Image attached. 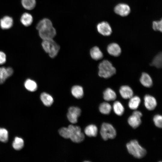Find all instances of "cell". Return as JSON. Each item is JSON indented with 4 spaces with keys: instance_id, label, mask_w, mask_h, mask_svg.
Masks as SVG:
<instances>
[{
    "instance_id": "1f68e13d",
    "label": "cell",
    "mask_w": 162,
    "mask_h": 162,
    "mask_svg": "<svg viewBox=\"0 0 162 162\" xmlns=\"http://www.w3.org/2000/svg\"><path fill=\"white\" fill-rule=\"evenodd\" d=\"M153 121L155 125L158 127L161 128L162 126V117L159 115L155 116L153 118Z\"/></svg>"
},
{
    "instance_id": "4fadbf2b",
    "label": "cell",
    "mask_w": 162,
    "mask_h": 162,
    "mask_svg": "<svg viewBox=\"0 0 162 162\" xmlns=\"http://www.w3.org/2000/svg\"><path fill=\"white\" fill-rule=\"evenodd\" d=\"M119 93L124 99H130L133 95V92L130 87L128 86H122L119 89Z\"/></svg>"
},
{
    "instance_id": "5b68a950",
    "label": "cell",
    "mask_w": 162,
    "mask_h": 162,
    "mask_svg": "<svg viewBox=\"0 0 162 162\" xmlns=\"http://www.w3.org/2000/svg\"><path fill=\"white\" fill-rule=\"evenodd\" d=\"M100 135L105 140L114 138L116 136V131L113 126L107 123L102 124L100 130Z\"/></svg>"
},
{
    "instance_id": "e0dca14e",
    "label": "cell",
    "mask_w": 162,
    "mask_h": 162,
    "mask_svg": "<svg viewBox=\"0 0 162 162\" xmlns=\"http://www.w3.org/2000/svg\"><path fill=\"white\" fill-rule=\"evenodd\" d=\"M40 98L44 105L47 106H51L54 101L52 97L46 92H43L41 94Z\"/></svg>"
},
{
    "instance_id": "7402d4cb",
    "label": "cell",
    "mask_w": 162,
    "mask_h": 162,
    "mask_svg": "<svg viewBox=\"0 0 162 162\" xmlns=\"http://www.w3.org/2000/svg\"><path fill=\"white\" fill-rule=\"evenodd\" d=\"M52 26V24L50 19L48 18H44L38 22L36 28L39 31Z\"/></svg>"
},
{
    "instance_id": "6da1fadb",
    "label": "cell",
    "mask_w": 162,
    "mask_h": 162,
    "mask_svg": "<svg viewBox=\"0 0 162 162\" xmlns=\"http://www.w3.org/2000/svg\"><path fill=\"white\" fill-rule=\"evenodd\" d=\"M129 153L137 158H141L144 157L146 154V150L139 145L136 140H132L126 145Z\"/></svg>"
},
{
    "instance_id": "603a6c76",
    "label": "cell",
    "mask_w": 162,
    "mask_h": 162,
    "mask_svg": "<svg viewBox=\"0 0 162 162\" xmlns=\"http://www.w3.org/2000/svg\"><path fill=\"white\" fill-rule=\"evenodd\" d=\"M25 88L28 91L33 92L37 90L38 86L36 82L30 79H28L24 83Z\"/></svg>"
},
{
    "instance_id": "277c9868",
    "label": "cell",
    "mask_w": 162,
    "mask_h": 162,
    "mask_svg": "<svg viewBox=\"0 0 162 162\" xmlns=\"http://www.w3.org/2000/svg\"><path fill=\"white\" fill-rule=\"evenodd\" d=\"M68 128L70 133L69 138L73 142L80 143L83 140L85 136L80 127L71 124L68 126Z\"/></svg>"
},
{
    "instance_id": "4316f807",
    "label": "cell",
    "mask_w": 162,
    "mask_h": 162,
    "mask_svg": "<svg viewBox=\"0 0 162 162\" xmlns=\"http://www.w3.org/2000/svg\"><path fill=\"white\" fill-rule=\"evenodd\" d=\"M112 107L110 105L106 102L101 103L100 105L99 109L100 112L104 114H108L110 113Z\"/></svg>"
},
{
    "instance_id": "7a4b0ae2",
    "label": "cell",
    "mask_w": 162,
    "mask_h": 162,
    "mask_svg": "<svg viewBox=\"0 0 162 162\" xmlns=\"http://www.w3.org/2000/svg\"><path fill=\"white\" fill-rule=\"evenodd\" d=\"M99 76L105 78H109L115 74V68L112 64L107 60H104L98 65Z\"/></svg>"
},
{
    "instance_id": "3957f363",
    "label": "cell",
    "mask_w": 162,
    "mask_h": 162,
    "mask_svg": "<svg viewBox=\"0 0 162 162\" xmlns=\"http://www.w3.org/2000/svg\"><path fill=\"white\" fill-rule=\"evenodd\" d=\"M42 46L44 51L52 58L57 56L60 49L59 45L53 39L43 40Z\"/></svg>"
},
{
    "instance_id": "ffe728a7",
    "label": "cell",
    "mask_w": 162,
    "mask_h": 162,
    "mask_svg": "<svg viewBox=\"0 0 162 162\" xmlns=\"http://www.w3.org/2000/svg\"><path fill=\"white\" fill-rule=\"evenodd\" d=\"M98 131L97 127L94 124H90L87 126L84 130L85 134L89 137L96 136L97 134Z\"/></svg>"
},
{
    "instance_id": "8fae6325",
    "label": "cell",
    "mask_w": 162,
    "mask_h": 162,
    "mask_svg": "<svg viewBox=\"0 0 162 162\" xmlns=\"http://www.w3.org/2000/svg\"><path fill=\"white\" fill-rule=\"evenodd\" d=\"M144 101L145 107L149 110H154L157 106V103L156 99L149 95L147 94L145 96Z\"/></svg>"
},
{
    "instance_id": "52a82bcc",
    "label": "cell",
    "mask_w": 162,
    "mask_h": 162,
    "mask_svg": "<svg viewBox=\"0 0 162 162\" xmlns=\"http://www.w3.org/2000/svg\"><path fill=\"white\" fill-rule=\"evenodd\" d=\"M142 116V113L140 111H134L128 118V124L133 128H137L141 123V117Z\"/></svg>"
},
{
    "instance_id": "f546056e",
    "label": "cell",
    "mask_w": 162,
    "mask_h": 162,
    "mask_svg": "<svg viewBox=\"0 0 162 162\" xmlns=\"http://www.w3.org/2000/svg\"><path fill=\"white\" fill-rule=\"evenodd\" d=\"M8 133L5 128H0V141L5 142L8 140Z\"/></svg>"
},
{
    "instance_id": "4dcf8cb0",
    "label": "cell",
    "mask_w": 162,
    "mask_h": 162,
    "mask_svg": "<svg viewBox=\"0 0 162 162\" xmlns=\"http://www.w3.org/2000/svg\"><path fill=\"white\" fill-rule=\"evenodd\" d=\"M58 132L60 135L64 138H69L70 133L68 128H62L59 130Z\"/></svg>"
},
{
    "instance_id": "d6986e66",
    "label": "cell",
    "mask_w": 162,
    "mask_h": 162,
    "mask_svg": "<svg viewBox=\"0 0 162 162\" xmlns=\"http://www.w3.org/2000/svg\"><path fill=\"white\" fill-rule=\"evenodd\" d=\"M92 58L96 60L101 59L103 57V54L98 47L95 46L92 48L90 51Z\"/></svg>"
},
{
    "instance_id": "d4e9b609",
    "label": "cell",
    "mask_w": 162,
    "mask_h": 162,
    "mask_svg": "<svg viewBox=\"0 0 162 162\" xmlns=\"http://www.w3.org/2000/svg\"><path fill=\"white\" fill-rule=\"evenodd\" d=\"M113 109L115 113L118 116L122 115L124 111V108L121 103L118 101H115L113 104Z\"/></svg>"
},
{
    "instance_id": "2e32d148",
    "label": "cell",
    "mask_w": 162,
    "mask_h": 162,
    "mask_svg": "<svg viewBox=\"0 0 162 162\" xmlns=\"http://www.w3.org/2000/svg\"><path fill=\"white\" fill-rule=\"evenodd\" d=\"M103 98L107 101L114 100L116 98V95L113 90L108 88L103 92Z\"/></svg>"
},
{
    "instance_id": "ba28073f",
    "label": "cell",
    "mask_w": 162,
    "mask_h": 162,
    "mask_svg": "<svg viewBox=\"0 0 162 162\" xmlns=\"http://www.w3.org/2000/svg\"><path fill=\"white\" fill-rule=\"evenodd\" d=\"M97 28L98 32L104 36H109L112 32L110 25L106 22L103 21L99 23L97 25Z\"/></svg>"
},
{
    "instance_id": "9c48e42d",
    "label": "cell",
    "mask_w": 162,
    "mask_h": 162,
    "mask_svg": "<svg viewBox=\"0 0 162 162\" xmlns=\"http://www.w3.org/2000/svg\"><path fill=\"white\" fill-rule=\"evenodd\" d=\"M114 10L117 14L121 16H125L130 14V9L128 4L124 3H120L115 6Z\"/></svg>"
},
{
    "instance_id": "8992f818",
    "label": "cell",
    "mask_w": 162,
    "mask_h": 162,
    "mask_svg": "<svg viewBox=\"0 0 162 162\" xmlns=\"http://www.w3.org/2000/svg\"><path fill=\"white\" fill-rule=\"evenodd\" d=\"M38 32L40 37L43 40L53 39L56 34V30L53 26L39 30Z\"/></svg>"
},
{
    "instance_id": "e575fe53",
    "label": "cell",
    "mask_w": 162,
    "mask_h": 162,
    "mask_svg": "<svg viewBox=\"0 0 162 162\" xmlns=\"http://www.w3.org/2000/svg\"><path fill=\"white\" fill-rule=\"evenodd\" d=\"M68 112L75 114L79 117L80 115L81 111L78 107L72 106L69 108Z\"/></svg>"
},
{
    "instance_id": "d590c367",
    "label": "cell",
    "mask_w": 162,
    "mask_h": 162,
    "mask_svg": "<svg viewBox=\"0 0 162 162\" xmlns=\"http://www.w3.org/2000/svg\"><path fill=\"white\" fill-rule=\"evenodd\" d=\"M6 60V57L5 53L1 51H0V64L4 63Z\"/></svg>"
},
{
    "instance_id": "836d02e7",
    "label": "cell",
    "mask_w": 162,
    "mask_h": 162,
    "mask_svg": "<svg viewBox=\"0 0 162 162\" xmlns=\"http://www.w3.org/2000/svg\"><path fill=\"white\" fill-rule=\"evenodd\" d=\"M67 117L69 121L72 124L76 123L77 122L78 117L75 114L68 112Z\"/></svg>"
},
{
    "instance_id": "d6a6232c",
    "label": "cell",
    "mask_w": 162,
    "mask_h": 162,
    "mask_svg": "<svg viewBox=\"0 0 162 162\" xmlns=\"http://www.w3.org/2000/svg\"><path fill=\"white\" fill-rule=\"evenodd\" d=\"M162 20L158 21H154L152 23V28L155 31H158L162 32Z\"/></svg>"
},
{
    "instance_id": "7c38bea8",
    "label": "cell",
    "mask_w": 162,
    "mask_h": 162,
    "mask_svg": "<svg viewBox=\"0 0 162 162\" xmlns=\"http://www.w3.org/2000/svg\"><path fill=\"white\" fill-rule=\"evenodd\" d=\"M108 53L111 55L117 57L119 56L121 52V49L119 46L116 43L109 44L107 47Z\"/></svg>"
},
{
    "instance_id": "83f0119b",
    "label": "cell",
    "mask_w": 162,
    "mask_h": 162,
    "mask_svg": "<svg viewBox=\"0 0 162 162\" xmlns=\"http://www.w3.org/2000/svg\"><path fill=\"white\" fill-rule=\"evenodd\" d=\"M21 3L25 9L31 10L35 7L36 2L35 0H21Z\"/></svg>"
},
{
    "instance_id": "cb8c5ba5",
    "label": "cell",
    "mask_w": 162,
    "mask_h": 162,
    "mask_svg": "<svg viewBox=\"0 0 162 162\" xmlns=\"http://www.w3.org/2000/svg\"><path fill=\"white\" fill-rule=\"evenodd\" d=\"M130 99L128 106L129 108L132 110H136L139 106L141 102L140 98L137 96H132Z\"/></svg>"
},
{
    "instance_id": "484cf974",
    "label": "cell",
    "mask_w": 162,
    "mask_h": 162,
    "mask_svg": "<svg viewBox=\"0 0 162 162\" xmlns=\"http://www.w3.org/2000/svg\"><path fill=\"white\" fill-rule=\"evenodd\" d=\"M24 145V142L22 139L16 137L12 143L13 148L17 150H19L22 148Z\"/></svg>"
},
{
    "instance_id": "ac0fdd59",
    "label": "cell",
    "mask_w": 162,
    "mask_h": 162,
    "mask_svg": "<svg viewBox=\"0 0 162 162\" xmlns=\"http://www.w3.org/2000/svg\"><path fill=\"white\" fill-rule=\"evenodd\" d=\"M33 18L32 15L28 13H23L21 16L20 21L24 26H28L32 23Z\"/></svg>"
},
{
    "instance_id": "f1b7e54d",
    "label": "cell",
    "mask_w": 162,
    "mask_h": 162,
    "mask_svg": "<svg viewBox=\"0 0 162 162\" xmlns=\"http://www.w3.org/2000/svg\"><path fill=\"white\" fill-rule=\"evenodd\" d=\"M162 54L160 52L155 57L151 64L158 68H160L162 66Z\"/></svg>"
},
{
    "instance_id": "44dd1931",
    "label": "cell",
    "mask_w": 162,
    "mask_h": 162,
    "mask_svg": "<svg viewBox=\"0 0 162 162\" xmlns=\"http://www.w3.org/2000/svg\"><path fill=\"white\" fill-rule=\"evenodd\" d=\"M71 92L73 95L77 99L81 98L83 95V89L79 86H73L71 88Z\"/></svg>"
},
{
    "instance_id": "30bf717a",
    "label": "cell",
    "mask_w": 162,
    "mask_h": 162,
    "mask_svg": "<svg viewBox=\"0 0 162 162\" xmlns=\"http://www.w3.org/2000/svg\"><path fill=\"white\" fill-rule=\"evenodd\" d=\"M13 73V69L10 67H0V84L4 83Z\"/></svg>"
},
{
    "instance_id": "9a60e30c",
    "label": "cell",
    "mask_w": 162,
    "mask_h": 162,
    "mask_svg": "<svg viewBox=\"0 0 162 162\" xmlns=\"http://www.w3.org/2000/svg\"><path fill=\"white\" fill-rule=\"evenodd\" d=\"M140 81L141 84L146 87H150L152 85V81L151 77L146 73L142 74Z\"/></svg>"
},
{
    "instance_id": "5bb4252c",
    "label": "cell",
    "mask_w": 162,
    "mask_h": 162,
    "mask_svg": "<svg viewBox=\"0 0 162 162\" xmlns=\"http://www.w3.org/2000/svg\"><path fill=\"white\" fill-rule=\"evenodd\" d=\"M13 24L12 18L9 16H5L0 20V26L3 29H8L11 28Z\"/></svg>"
}]
</instances>
